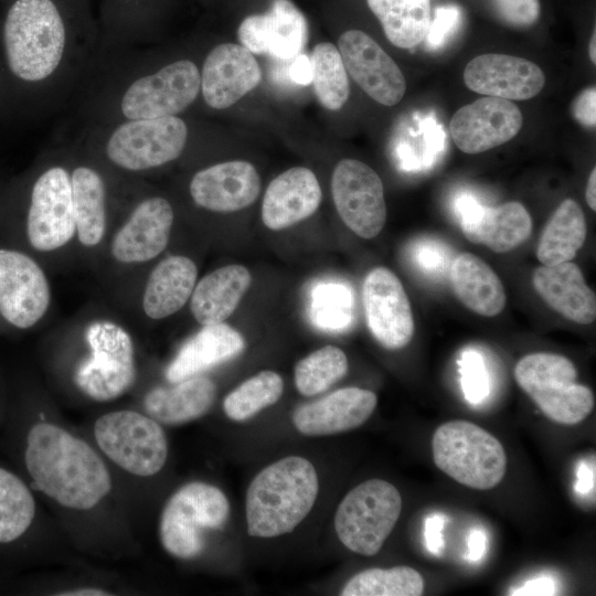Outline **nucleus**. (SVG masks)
<instances>
[{
	"label": "nucleus",
	"mask_w": 596,
	"mask_h": 596,
	"mask_svg": "<svg viewBox=\"0 0 596 596\" xmlns=\"http://www.w3.org/2000/svg\"><path fill=\"white\" fill-rule=\"evenodd\" d=\"M98 52L91 0H10L0 22L10 116L45 117L73 103Z\"/></svg>",
	"instance_id": "obj_1"
},
{
	"label": "nucleus",
	"mask_w": 596,
	"mask_h": 596,
	"mask_svg": "<svg viewBox=\"0 0 596 596\" xmlns=\"http://www.w3.org/2000/svg\"><path fill=\"white\" fill-rule=\"evenodd\" d=\"M191 57L161 61L140 46L100 51L73 104L82 126L182 115L199 98Z\"/></svg>",
	"instance_id": "obj_2"
},
{
	"label": "nucleus",
	"mask_w": 596,
	"mask_h": 596,
	"mask_svg": "<svg viewBox=\"0 0 596 596\" xmlns=\"http://www.w3.org/2000/svg\"><path fill=\"white\" fill-rule=\"evenodd\" d=\"M0 222L23 234L21 249L45 268L76 257L70 142L45 149L21 174L0 184Z\"/></svg>",
	"instance_id": "obj_3"
},
{
	"label": "nucleus",
	"mask_w": 596,
	"mask_h": 596,
	"mask_svg": "<svg viewBox=\"0 0 596 596\" xmlns=\"http://www.w3.org/2000/svg\"><path fill=\"white\" fill-rule=\"evenodd\" d=\"M25 465L34 486L70 509H92L111 489L110 475L98 454L53 424L39 423L30 429Z\"/></svg>",
	"instance_id": "obj_4"
},
{
	"label": "nucleus",
	"mask_w": 596,
	"mask_h": 596,
	"mask_svg": "<svg viewBox=\"0 0 596 596\" xmlns=\"http://www.w3.org/2000/svg\"><path fill=\"white\" fill-rule=\"evenodd\" d=\"M318 490L317 471L304 457H285L265 467L246 491L248 534L275 538L291 532L311 511Z\"/></svg>",
	"instance_id": "obj_5"
},
{
	"label": "nucleus",
	"mask_w": 596,
	"mask_h": 596,
	"mask_svg": "<svg viewBox=\"0 0 596 596\" xmlns=\"http://www.w3.org/2000/svg\"><path fill=\"white\" fill-rule=\"evenodd\" d=\"M71 179L76 228L75 254L99 258L124 206L138 181L117 178L74 139Z\"/></svg>",
	"instance_id": "obj_6"
},
{
	"label": "nucleus",
	"mask_w": 596,
	"mask_h": 596,
	"mask_svg": "<svg viewBox=\"0 0 596 596\" xmlns=\"http://www.w3.org/2000/svg\"><path fill=\"white\" fill-rule=\"evenodd\" d=\"M87 355L76 365V387L97 402L127 393L137 379L136 348L126 326L110 316H91L77 323Z\"/></svg>",
	"instance_id": "obj_7"
},
{
	"label": "nucleus",
	"mask_w": 596,
	"mask_h": 596,
	"mask_svg": "<svg viewBox=\"0 0 596 596\" xmlns=\"http://www.w3.org/2000/svg\"><path fill=\"white\" fill-rule=\"evenodd\" d=\"M174 207L138 181L111 230L99 258L117 274L135 273L162 254L174 225Z\"/></svg>",
	"instance_id": "obj_8"
},
{
	"label": "nucleus",
	"mask_w": 596,
	"mask_h": 596,
	"mask_svg": "<svg viewBox=\"0 0 596 596\" xmlns=\"http://www.w3.org/2000/svg\"><path fill=\"white\" fill-rule=\"evenodd\" d=\"M432 453L439 470L468 488L492 489L505 475L507 456L502 444L468 421L438 426L432 438Z\"/></svg>",
	"instance_id": "obj_9"
},
{
	"label": "nucleus",
	"mask_w": 596,
	"mask_h": 596,
	"mask_svg": "<svg viewBox=\"0 0 596 596\" xmlns=\"http://www.w3.org/2000/svg\"><path fill=\"white\" fill-rule=\"evenodd\" d=\"M576 376L573 362L555 353L528 354L514 368L519 386L547 418L563 425L583 422L594 408L593 392Z\"/></svg>",
	"instance_id": "obj_10"
},
{
	"label": "nucleus",
	"mask_w": 596,
	"mask_h": 596,
	"mask_svg": "<svg viewBox=\"0 0 596 596\" xmlns=\"http://www.w3.org/2000/svg\"><path fill=\"white\" fill-rule=\"evenodd\" d=\"M230 515V503L216 487L194 481L179 488L166 502L159 523L163 549L172 556L190 560L204 550V533L221 529Z\"/></svg>",
	"instance_id": "obj_11"
},
{
	"label": "nucleus",
	"mask_w": 596,
	"mask_h": 596,
	"mask_svg": "<svg viewBox=\"0 0 596 596\" xmlns=\"http://www.w3.org/2000/svg\"><path fill=\"white\" fill-rule=\"evenodd\" d=\"M402 511V497L392 483L382 479L366 480L340 502L334 529L350 551L373 556L393 531Z\"/></svg>",
	"instance_id": "obj_12"
},
{
	"label": "nucleus",
	"mask_w": 596,
	"mask_h": 596,
	"mask_svg": "<svg viewBox=\"0 0 596 596\" xmlns=\"http://www.w3.org/2000/svg\"><path fill=\"white\" fill-rule=\"evenodd\" d=\"M94 435L102 451L124 470L140 477L158 473L168 457V443L156 419L135 411L100 416Z\"/></svg>",
	"instance_id": "obj_13"
},
{
	"label": "nucleus",
	"mask_w": 596,
	"mask_h": 596,
	"mask_svg": "<svg viewBox=\"0 0 596 596\" xmlns=\"http://www.w3.org/2000/svg\"><path fill=\"white\" fill-rule=\"evenodd\" d=\"M46 268L17 246H0V319L18 330L38 326L52 305Z\"/></svg>",
	"instance_id": "obj_14"
},
{
	"label": "nucleus",
	"mask_w": 596,
	"mask_h": 596,
	"mask_svg": "<svg viewBox=\"0 0 596 596\" xmlns=\"http://www.w3.org/2000/svg\"><path fill=\"white\" fill-rule=\"evenodd\" d=\"M333 203L343 223L358 236L370 240L386 222L383 183L366 163L342 159L331 179Z\"/></svg>",
	"instance_id": "obj_15"
},
{
	"label": "nucleus",
	"mask_w": 596,
	"mask_h": 596,
	"mask_svg": "<svg viewBox=\"0 0 596 596\" xmlns=\"http://www.w3.org/2000/svg\"><path fill=\"white\" fill-rule=\"evenodd\" d=\"M366 324L376 341L386 349L406 347L414 334L408 297L397 276L386 267L368 273L362 287Z\"/></svg>",
	"instance_id": "obj_16"
},
{
	"label": "nucleus",
	"mask_w": 596,
	"mask_h": 596,
	"mask_svg": "<svg viewBox=\"0 0 596 596\" xmlns=\"http://www.w3.org/2000/svg\"><path fill=\"white\" fill-rule=\"evenodd\" d=\"M338 44L345 70L364 93L384 106L401 102L406 91L405 77L370 35L349 30L341 34Z\"/></svg>",
	"instance_id": "obj_17"
},
{
	"label": "nucleus",
	"mask_w": 596,
	"mask_h": 596,
	"mask_svg": "<svg viewBox=\"0 0 596 596\" xmlns=\"http://www.w3.org/2000/svg\"><path fill=\"white\" fill-rule=\"evenodd\" d=\"M522 124V113L512 100L486 96L459 108L449 128L457 148L475 155L508 142Z\"/></svg>",
	"instance_id": "obj_18"
},
{
	"label": "nucleus",
	"mask_w": 596,
	"mask_h": 596,
	"mask_svg": "<svg viewBox=\"0 0 596 596\" xmlns=\"http://www.w3.org/2000/svg\"><path fill=\"white\" fill-rule=\"evenodd\" d=\"M200 95L212 109L231 107L262 79V70L253 53L243 45L222 43L204 57L200 67Z\"/></svg>",
	"instance_id": "obj_19"
},
{
	"label": "nucleus",
	"mask_w": 596,
	"mask_h": 596,
	"mask_svg": "<svg viewBox=\"0 0 596 596\" xmlns=\"http://www.w3.org/2000/svg\"><path fill=\"white\" fill-rule=\"evenodd\" d=\"M260 191V178L247 161L215 163L195 171L189 180L191 201L201 210L231 213L249 206Z\"/></svg>",
	"instance_id": "obj_20"
},
{
	"label": "nucleus",
	"mask_w": 596,
	"mask_h": 596,
	"mask_svg": "<svg viewBox=\"0 0 596 596\" xmlns=\"http://www.w3.org/2000/svg\"><path fill=\"white\" fill-rule=\"evenodd\" d=\"M237 35L252 53L290 60L298 56L307 43L308 23L292 1L273 0L267 12L245 18Z\"/></svg>",
	"instance_id": "obj_21"
},
{
	"label": "nucleus",
	"mask_w": 596,
	"mask_h": 596,
	"mask_svg": "<svg viewBox=\"0 0 596 596\" xmlns=\"http://www.w3.org/2000/svg\"><path fill=\"white\" fill-rule=\"evenodd\" d=\"M465 85L472 92L508 100L536 96L545 85V75L535 63L507 54L473 57L464 71Z\"/></svg>",
	"instance_id": "obj_22"
},
{
	"label": "nucleus",
	"mask_w": 596,
	"mask_h": 596,
	"mask_svg": "<svg viewBox=\"0 0 596 596\" xmlns=\"http://www.w3.org/2000/svg\"><path fill=\"white\" fill-rule=\"evenodd\" d=\"M465 237L496 253H507L524 243L532 232V219L519 202L483 206L470 196L457 202Z\"/></svg>",
	"instance_id": "obj_23"
},
{
	"label": "nucleus",
	"mask_w": 596,
	"mask_h": 596,
	"mask_svg": "<svg viewBox=\"0 0 596 596\" xmlns=\"http://www.w3.org/2000/svg\"><path fill=\"white\" fill-rule=\"evenodd\" d=\"M376 404L377 397L372 391L344 387L297 407L292 423L299 433L307 436L339 434L365 423Z\"/></svg>",
	"instance_id": "obj_24"
},
{
	"label": "nucleus",
	"mask_w": 596,
	"mask_h": 596,
	"mask_svg": "<svg viewBox=\"0 0 596 596\" xmlns=\"http://www.w3.org/2000/svg\"><path fill=\"white\" fill-rule=\"evenodd\" d=\"M321 199L315 173L305 167L290 168L268 184L262 203L263 223L272 231L290 227L312 215Z\"/></svg>",
	"instance_id": "obj_25"
},
{
	"label": "nucleus",
	"mask_w": 596,
	"mask_h": 596,
	"mask_svg": "<svg viewBox=\"0 0 596 596\" xmlns=\"http://www.w3.org/2000/svg\"><path fill=\"white\" fill-rule=\"evenodd\" d=\"M198 266L188 256L174 254L160 259L145 279L138 302L146 318L166 319L190 300L198 281Z\"/></svg>",
	"instance_id": "obj_26"
},
{
	"label": "nucleus",
	"mask_w": 596,
	"mask_h": 596,
	"mask_svg": "<svg viewBox=\"0 0 596 596\" xmlns=\"http://www.w3.org/2000/svg\"><path fill=\"white\" fill-rule=\"evenodd\" d=\"M532 283L541 298L564 318L579 324L595 321V292L576 264L542 265L534 270Z\"/></svg>",
	"instance_id": "obj_27"
},
{
	"label": "nucleus",
	"mask_w": 596,
	"mask_h": 596,
	"mask_svg": "<svg viewBox=\"0 0 596 596\" xmlns=\"http://www.w3.org/2000/svg\"><path fill=\"white\" fill-rule=\"evenodd\" d=\"M244 349V338L231 326L224 322L202 326L181 345L166 370V379L175 383L201 374L236 356Z\"/></svg>",
	"instance_id": "obj_28"
},
{
	"label": "nucleus",
	"mask_w": 596,
	"mask_h": 596,
	"mask_svg": "<svg viewBox=\"0 0 596 596\" xmlns=\"http://www.w3.org/2000/svg\"><path fill=\"white\" fill-rule=\"evenodd\" d=\"M252 284L243 265L220 267L196 281L190 297V311L201 326L224 322L237 308Z\"/></svg>",
	"instance_id": "obj_29"
},
{
	"label": "nucleus",
	"mask_w": 596,
	"mask_h": 596,
	"mask_svg": "<svg viewBox=\"0 0 596 596\" xmlns=\"http://www.w3.org/2000/svg\"><path fill=\"white\" fill-rule=\"evenodd\" d=\"M169 387H155L145 398L147 414L157 422L175 425L206 414L216 397V385L207 376L198 374Z\"/></svg>",
	"instance_id": "obj_30"
},
{
	"label": "nucleus",
	"mask_w": 596,
	"mask_h": 596,
	"mask_svg": "<svg viewBox=\"0 0 596 596\" xmlns=\"http://www.w3.org/2000/svg\"><path fill=\"white\" fill-rule=\"evenodd\" d=\"M157 0H99V50L140 46L150 39Z\"/></svg>",
	"instance_id": "obj_31"
},
{
	"label": "nucleus",
	"mask_w": 596,
	"mask_h": 596,
	"mask_svg": "<svg viewBox=\"0 0 596 596\" xmlns=\"http://www.w3.org/2000/svg\"><path fill=\"white\" fill-rule=\"evenodd\" d=\"M450 284L461 304L475 313L493 317L505 306L501 279L485 260L471 253L459 254L453 260Z\"/></svg>",
	"instance_id": "obj_32"
},
{
	"label": "nucleus",
	"mask_w": 596,
	"mask_h": 596,
	"mask_svg": "<svg viewBox=\"0 0 596 596\" xmlns=\"http://www.w3.org/2000/svg\"><path fill=\"white\" fill-rule=\"evenodd\" d=\"M586 221L579 204L565 199L545 225L536 248L542 265L571 262L584 245Z\"/></svg>",
	"instance_id": "obj_33"
},
{
	"label": "nucleus",
	"mask_w": 596,
	"mask_h": 596,
	"mask_svg": "<svg viewBox=\"0 0 596 596\" xmlns=\"http://www.w3.org/2000/svg\"><path fill=\"white\" fill-rule=\"evenodd\" d=\"M389 41L412 49L425 40L432 12L429 0H366Z\"/></svg>",
	"instance_id": "obj_34"
},
{
	"label": "nucleus",
	"mask_w": 596,
	"mask_h": 596,
	"mask_svg": "<svg viewBox=\"0 0 596 596\" xmlns=\"http://www.w3.org/2000/svg\"><path fill=\"white\" fill-rule=\"evenodd\" d=\"M424 592L422 575L409 566L369 568L352 576L342 596H419Z\"/></svg>",
	"instance_id": "obj_35"
},
{
	"label": "nucleus",
	"mask_w": 596,
	"mask_h": 596,
	"mask_svg": "<svg viewBox=\"0 0 596 596\" xmlns=\"http://www.w3.org/2000/svg\"><path fill=\"white\" fill-rule=\"evenodd\" d=\"M315 94L329 110H339L349 98L350 87L347 70L339 50L329 42L315 46L310 55Z\"/></svg>",
	"instance_id": "obj_36"
},
{
	"label": "nucleus",
	"mask_w": 596,
	"mask_h": 596,
	"mask_svg": "<svg viewBox=\"0 0 596 596\" xmlns=\"http://www.w3.org/2000/svg\"><path fill=\"white\" fill-rule=\"evenodd\" d=\"M283 391L284 382L278 373L270 370L262 371L245 380L225 396L224 413L232 421H246L277 403Z\"/></svg>",
	"instance_id": "obj_37"
},
{
	"label": "nucleus",
	"mask_w": 596,
	"mask_h": 596,
	"mask_svg": "<svg viewBox=\"0 0 596 596\" xmlns=\"http://www.w3.org/2000/svg\"><path fill=\"white\" fill-rule=\"evenodd\" d=\"M35 502L25 483L0 468V543L21 536L31 525Z\"/></svg>",
	"instance_id": "obj_38"
},
{
	"label": "nucleus",
	"mask_w": 596,
	"mask_h": 596,
	"mask_svg": "<svg viewBox=\"0 0 596 596\" xmlns=\"http://www.w3.org/2000/svg\"><path fill=\"white\" fill-rule=\"evenodd\" d=\"M348 371L345 353L338 347L324 345L295 366V385L305 396L320 394L342 379Z\"/></svg>",
	"instance_id": "obj_39"
},
{
	"label": "nucleus",
	"mask_w": 596,
	"mask_h": 596,
	"mask_svg": "<svg viewBox=\"0 0 596 596\" xmlns=\"http://www.w3.org/2000/svg\"><path fill=\"white\" fill-rule=\"evenodd\" d=\"M352 297L341 285H323L313 291L312 315L318 326L339 329L351 320Z\"/></svg>",
	"instance_id": "obj_40"
},
{
	"label": "nucleus",
	"mask_w": 596,
	"mask_h": 596,
	"mask_svg": "<svg viewBox=\"0 0 596 596\" xmlns=\"http://www.w3.org/2000/svg\"><path fill=\"white\" fill-rule=\"evenodd\" d=\"M458 364L466 400L472 405L481 403L489 393V379L482 356L476 351L468 350L461 354Z\"/></svg>",
	"instance_id": "obj_41"
},
{
	"label": "nucleus",
	"mask_w": 596,
	"mask_h": 596,
	"mask_svg": "<svg viewBox=\"0 0 596 596\" xmlns=\"http://www.w3.org/2000/svg\"><path fill=\"white\" fill-rule=\"evenodd\" d=\"M499 19L513 28H529L540 18V0H492Z\"/></svg>",
	"instance_id": "obj_42"
},
{
	"label": "nucleus",
	"mask_w": 596,
	"mask_h": 596,
	"mask_svg": "<svg viewBox=\"0 0 596 596\" xmlns=\"http://www.w3.org/2000/svg\"><path fill=\"white\" fill-rule=\"evenodd\" d=\"M459 10L454 6L439 7L435 10L434 19L430 20L426 40L432 46L443 43L445 36L459 21Z\"/></svg>",
	"instance_id": "obj_43"
},
{
	"label": "nucleus",
	"mask_w": 596,
	"mask_h": 596,
	"mask_svg": "<svg viewBox=\"0 0 596 596\" xmlns=\"http://www.w3.org/2000/svg\"><path fill=\"white\" fill-rule=\"evenodd\" d=\"M595 105H596V89L595 86L589 87L581 92L573 103V116L583 126L594 128L595 118Z\"/></svg>",
	"instance_id": "obj_44"
},
{
	"label": "nucleus",
	"mask_w": 596,
	"mask_h": 596,
	"mask_svg": "<svg viewBox=\"0 0 596 596\" xmlns=\"http://www.w3.org/2000/svg\"><path fill=\"white\" fill-rule=\"evenodd\" d=\"M445 523V517L438 513L432 514L425 520V545L427 550L435 554L440 555L444 547L443 540V526Z\"/></svg>",
	"instance_id": "obj_45"
},
{
	"label": "nucleus",
	"mask_w": 596,
	"mask_h": 596,
	"mask_svg": "<svg viewBox=\"0 0 596 596\" xmlns=\"http://www.w3.org/2000/svg\"><path fill=\"white\" fill-rule=\"evenodd\" d=\"M416 260L418 265L425 270H439L440 268H443L444 264L443 249L437 244H418L416 252Z\"/></svg>",
	"instance_id": "obj_46"
},
{
	"label": "nucleus",
	"mask_w": 596,
	"mask_h": 596,
	"mask_svg": "<svg viewBox=\"0 0 596 596\" xmlns=\"http://www.w3.org/2000/svg\"><path fill=\"white\" fill-rule=\"evenodd\" d=\"M511 595L533 596V595H555L556 586L550 577H536L526 582L521 587L510 593Z\"/></svg>",
	"instance_id": "obj_47"
},
{
	"label": "nucleus",
	"mask_w": 596,
	"mask_h": 596,
	"mask_svg": "<svg viewBox=\"0 0 596 596\" xmlns=\"http://www.w3.org/2000/svg\"><path fill=\"white\" fill-rule=\"evenodd\" d=\"M467 545L468 552L466 557L472 562L479 561L486 553V533L479 529H473L467 538Z\"/></svg>",
	"instance_id": "obj_48"
},
{
	"label": "nucleus",
	"mask_w": 596,
	"mask_h": 596,
	"mask_svg": "<svg viewBox=\"0 0 596 596\" xmlns=\"http://www.w3.org/2000/svg\"><path fill=\"white\" fill-rule=\"evenodd\" d=\"M290 76L296 83L300 85L310 84L312 79L310 58H308L306 55L300 54L296 56V61L294 62L290 70Z\"/></svg>",
	"instance_id": "obj_49"
},
{
	"label": "nucleus",
	"mask_w": 596,
	"mask_h": 596,
	"mask_svg": "<svg viewBox=\"0 0 596 596\" xmlns=\"http://www.w3.org/2000/svg\"><path fill=\"white\" fill-rule=\"evenodd\" d=\"M594 486V470L586 464L581 462L577 470V482L575 483V491L584 494L590 491Z\"/></svg>",
	"instance_id": "obj_50"
},
{
	"label": "nucleus",
	"mask_w": 596,
	"mask_h": 596,
	"mask_svg": "<svg viewBox=\"0 0 596 596\" xmlns=\"http://www.w3.org/2000/svg\"><path fill=\"white\" fill-rule=\"evenodd\" d=\"M585 198L588 206L596 210V169L593 168L586 184Z\"/></svg>",
	"instance_id": "obj_51"
},
{
	"label": "nucleus",
	"mask_w": 596,
	"mask_h": 596,
	"mask_svg": "<svg viewBox=\"0 0 596 596\" xmlns=\"http://www.w3.org/2000/svg\"><path fill=\"white\" fill-rule=\"evenodd\" d=\"M9 116H10V111H9L7 88H6L3 72H2L1 62H0V119H3Z\"/></svg>",
	"instance_id": "obj_52"
},
{
	"label": "nucleus",
	"mask_w": 596,
	"mask_h": 596,
	"mask_svg": "<svg viewBox=\"0 0 596 596\" xmlns=\"http://www.w3.org/2000/svg\"><path fill=\"white\" fill-rule=\"evenodd\" d=\"M58 595H64V596H100L102 595L103 596V595H109V593L100 588L83 587V588H77V589L65 592V593H61Z\"/></svg>",
	"instance_id": "obj_53"
},
{
	"label": "nucleus",
	"mask_w": 596,
	"mask_h": 596,
	"mask_svg": "<svg viewBox=\"0 0 596 596\" xmlns=\"http://www.w3.org/2000/svg\"><path fill=\"white\" fill-rule=\"evenodd\" d=\"M588 53H589V58L592 63L596 64V32L595 30L589 40Z\"/></svg>",
	"instance_id": "obj_54"
},
{
	"label": "nucleus",
	"mask_w": 596,
	"mask_h": 596,
	"mask_svg": "<svg viewBox=\"0 0 596 596\" xmlns=\"http://www.w3.org/2000/svg\"><path fill=\"white\" fill-rule=\"evenodd\" d=\"M1 184V183H0Z\"/></svg>",
	"instance_id": "obj_55"
}]
</instances>
